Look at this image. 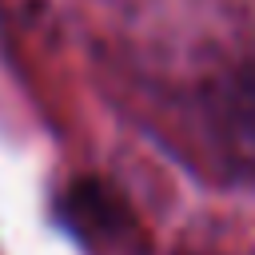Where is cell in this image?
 <instances>
[{"instance_id":"6da1fadb","label":"cell","mask_w":255,"mask_h":255,"mask_svg":"<svg viewBox=\"0 0 255 255\" xmlns=\"http://www.w3.org/2000/svg\"><path fill=\"white\" fill-rule=\"evenodd\" d=\"M64 219L84 243L100 247H124L131 235V211L128 203L100 179H80L64 195Z\"/></svg>"},{"instance_id":"7a4b0ae2","label":"cell","mask_w":255,"mask_h":255,"mask_svg":"<svg viewBox=\"0 0 255 255\" xmlns=\"http://www.w3.org/2000/svg\"><path fill=\"white\" fill-rule=\"evenodd\" d=\"M219 128L239 159H255V68H243L219 92Z\"/></svg>"}]
</instances>
